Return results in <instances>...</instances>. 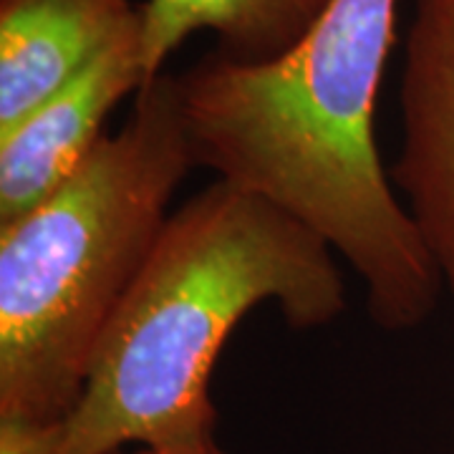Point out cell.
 <instances>
[{
	"label": "cell",
	"instance_id": "obj_5",
	"mask_svg": "<svg viewBox=\"0 0 454 454\" xmlns=\"http://www.w3.org/2000/svg\"><path fill=\"white\" fill-rule=\"evenodd\" d=\"M146 83L145 16L59 94L0 131V225L16 223L71 177L104 137L114 106Z\"/></svg>",
	"mask_w": 454,
	"mask_h": 454
},
{
	"label": "cell",
	"instance_id": "obj_9",
	"mask_svg": "<svg viewBox=\"0 0 454 454\" xmlns=\"http://www.w3.org/2000/svg\"><path fill=\"white\" fill-rule=\"evenodd\" d=\"M137 454H227L217 439H200V442H177V444H160V447H145Z\"/></svg>",
	"mask_w": 454,
	"mask_h": 454
},
{
	"label": "cell",
	"instance_id": "obj_8",
	"mask_svg": "<svg viewBox=\"0 0 454 454\" xmlns=\"http://www.w3.org/2000/svg\"><path fill=\"white\" fill-rule=\"evenodd\" d=\"M59 424L0 417V454H53L59 442Z\"/></svg>",
	"mask_w": 454,
	"mask_h": 454
},
{
	"label": "cell",
	"instance_id": "obj_3",
	"mask_svg": "<svg viewBox=\"0 0 454 454\" xmlns=\"http://www.w3.org/2000/svg\"><path fill=\"white\" fill-rule=\"evenodd\" d=\"M192 167L177 74L162 71L59 190L0 225V417L71 414Z\"/></svg>",
	"mask_w": 454,
	"mask_h": 454
},
{
	"label": "cell",
	"instance_id": "obj_7",
	"mask_svg": "<svg viewBox=\"0 0 454 454\" xmlns=\"http://www.w3.org/2000/svg\"><path fill=\"white\" fill-rule=\"evenodd\" d=\"M331 0H145L146 82L200 31L217 35L215 51L232 61L280 59L309 33Z\"/></svg>",
	"mask_w": 454,
	"mask_h": 454
},
{
	"label": "cell",
	"instance_id": "obj_1",
	"mask_svg": "<svg viewBox=\"0 0 454 454\" xmlns=\"http://www.w3.org/2000/svg\"><path fill=\"white\" fill-rule=\"evenodd\" d=\"M399 0H331L288 53L243 64L212 51L177 74L195 167L268 200L354 268L369 318L422 325L444 283L376 145V101Z\"/></svg>",
	"mask_w": 454,
	"mask_h": 454
},
{
	"label": "cell",
	"instance_id": "obj_6",
	"mask_svg": "<svg viewBox=\"0 0 454 454\" xmlns=\"http://www.w3.org/2000/svg\"><path fill=\"white\" fill-rule=\"evenodd\" d=\"M139 13L131 0H0V131L74 82Z\"/></svg>",
	"mask_w": 454,
	"mask_h": 454
},
{
	"label": "cell",
	"instance_id": "obj_2",
	"mask_svg": "<svg viewBox=\"0 0 454 454\" xmlns=\"http://www.w3.org/2000/svg\"><path fill=\"white\" fill-rule=\"evenodd\" d=\"M258 306H278L301 331L331 325L346 309L339 258L288 212L215 179L169 215L98 340L53 454L215 439L212 372Z\"/></svg>",
	"mask_w": 454,
	"mask_h": 454
},
{
	"label": "cell",
	"instance_id": "obj_4",
	"mask_svg": "<svg viewBox=\"0 0 454 454\" xmlns=\"http://www.w3.org/2000/svg\"><path fill=\"white\" fill-rule=\"evenodd\" d=\"M391 182L454 301V0H414Z\"/></svg>",
	"mask_w": 454,
	"mask_h": 454
}]
</instances>
